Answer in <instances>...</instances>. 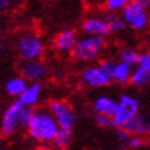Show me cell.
Wrapping results in <instances>:
<instances>
[{
	"instance_id": "1",
	"label": "cell",
	"mask_w": 150,
	"mask_h": 150,
	"mask_svg": "<svg viewBox=\"0 0 150 150\" xmlns=\"http://www.w3.org/2000/svg\"><path fill=\"white\" fill-rule=\"evenodd\" d=\"M26 131L29 138L35 142L43 145H51L57 132L59 131V127L48 109L40 108L35 110L30 121L26 125Z\"/></svg>"
},
{
	"instance_id": "2",
	"label": "cell",
	"mask_w": 150,
	"mask_h": 150,
	"mask_svg": "<svg viewBox=\"0 0 150 150\" xmlns=\"http://www.w3.org/2000/svg\"><path fill=\"white\" fill-rule=\"evenodd\" d=\"M106 47V40L105 37L99 36H87L84 35L83 37L77 39V43L72 51V55L79 62H92L100 57Z\"/></svg>"
},
{
	"instance_id": "3",
	"label": "cell",
	"mask_w": 150,
	"mask_h": 150,
	"mask_svg": "<svg viewBox=\"0 0 150 150\" xmlns=\"http://www.w3.org/2000/svg\"><path fill=\"white\" fill-rule=\"evenodd\" d=\"M46 44L40 35L33 32H26L19 35L15 40V52L21 61L40 59L44 54Z\"/></svg>"
},
{
	"instance_id": "4",
	"label": "cell",
	"mask_w": 150,
	"mask_h": 150,
	"mask_svg": "<svg viewBox=\"0 0 150 150\" xmlns=\"http://www.w3.org/2000/svg\"><path fill=\"white\" fill-rule=\"evenodd\" d=\"M139 109H141V103H139L137 96L128 94V92L121 94V96L117 99V106H116L113 116L110 117L112 127L124 128L139 113Z\"/></svg>"
},
{
	"instance_id": "5",
	"label": "cell",
	"mask_w": 150,
	"mask_h": 150,
	"mask_svg": "<svg viewBox=\"0 0 150 150\" xmlns=\"http://www.w3.org/2000/svg\"><path fill=\"white\" fill-rule=\"evenodd\" d=\"M47 109L52 114V117L55 118V121L58 124V127L61 129H68L72 131L74 125H76V112L73 109L70 103H68L64 99H51L47 105Z\"/></svg>"
},
{
	"instance_id": "6",
	"label": "cell",
	"mask_w": 150,
	"mask_h": 150,
	"mask_svg": "<svg viewBox=\"0 0 150 150\" xmlns=\"http://www.w3.org/2000/svg\"><path fill=\"white\" fill-rule=\"evenodd\" d=\"M23 106L18 99L13 100L7 105V108L3 112L1 121H0V131L4 137H11L17 134L18 129L22 127V110Z\"/></svg>"
},
{
	"instance_id": "7",
	"label": "cell",
	"mask_w": 150,
	"mask_h": 150,
	"mask_svg": "<svg viewBox=\"0 0 150 150\" xmlns=\"http://www.w3.org/2000/svg\"><path fill=\"white\" fill-rule=\"evenodd\" d=\"M120 15H121L125 26L135 30V32H142L149 26L147 8L139 4L128 1V4L120 11Z\"/></svg>"
},
{
	"instance_id": "8",
	"label": "cell",
	"mask_w": 150,
	"mask_h": 150,
	"mask_svg": "<svg viewBox=\"0 0 150 150\" xmlns=\"http://www.w3.org/2000/svg\"><path fill=\"white\" fill-rule=\"evenodd\" d=\"M81 83L88 88H105L112 83L109 74L102 70L98 65L86 66L80 73Z\"/></svg>"
},
{
	"instance_id": "9",
	"label": "cell",
	"mask_w": 150,
	"mask_h": 150,
	"mask_svg": "<svg viewBox=\"0 0 150 150\" xmlns=\"http://www.w3.org/2000/svg\"><path fill=\"white\" fill-rule=\"evenodd\" d=\"M47 65L41 59L21 61L19 64V74L28 83H40L47 77Z\"/></svg>"
},
{
	"instance_id": "10",
	"label": "cell",
	"mask_w": 150,
	"mask_h": 150,
	"mask_svg": "<svg viewBox=\"0 0 150 150\" xmlns=\"http://www.w3.org/2000/svg\"><path fill=\"white\" fill-rule=\"evenodd\" d=\"M81 32L87 36H99V37H106L109 36V26L105 21L103 15L99 14H91L81 21Z\"/></svg>"
},
{
	"instance_id": "11",
	"label": "cell",
	"mask_w": 150,
	"mask_h": 150,
	"mask_svg": "<svg viewBox=\"0 0 150 150\" xmlns=\"http://www.w3.org/2000/svg\"><path fill=\"white\" fill-rule=\"evenodd\" d=\"M77 33L74 29L66 28L64 30L58 32V35L54 37V47L55 50L62 54H72L73 48L77 43Z\"/></svg>"
},
{
	"instance_id": "12",
	"label": "cell",
	"mask_w": 150,
	"mask_h": 150,
	"mask_svg": "<svg viewBox=\"0 0 150 150\" xmlns=\"http://www.w3.org/2000/svg\"><path fill=\"white\" fill-rule=\"evenodd\" d=\"M131 135H138V137H149L150 135V117L146 114L138 113L131 121L124 127Z\"/></svg>"
},
{
	"instance_id": "13",
	"label": "cell",
	"mask_w": 150,
	"mask_h": 150,
	"mask_svg": "<svg viewBox=\"0 0 150 150\" xmlns=\"http://www.w3.org/2000/svg\"><path fill=\"white\" fill-rule=\"evenodd\" d=\"M41 94H43L41 83H28V87L25 88V91L19 95L18 100L23 106L36 108L39 102L41 100Z\"/></svg>"
},
{
	"instance_id": "14",
	"label": "cell",
	"mask_w": 150,
	"mask_h": 150,
	"mask_svg": "<svg viewBox=\"0 0 150 150\" xmlns=\"http://www.w3.org/2000/svg\"><path fill=\"white\" fill-rule=\"evenodd\" d=\"M117 106V99L110 95H98L92 102V110L95 114L112 117Z\"/></svg>"
},
{
	"instance_id": "15",
	"label": "cell",
	"mask_w": 150,
	"mask_h": 150,
	"mask_svg": "<svg viewBox=\"0 0 150 150\" xmlns=\"http://www.w3.org/2000/svg\"><path fill=\"white\" fill-rule=\"evenodd\" d=\"M132 66L124 64V62H120V61H116V65L113 68V72L110 74V79L112 81H114L116 84H120V86H127L131 83V74H132Z\"/></svg>"
},
{
	"instance_id": "16",
	"label": "cell",
	"mask_w": 150,
	"mask_h": 150,
	"mask_svg": "<svg viewBox=\"0 0 150 150\" xmlns=\"http://www.w3.org/2000/svg\"><path fill=\"white\" fill-rule=\"evenodd\" d=\"M26 87H28V81L21 76V74H18V76L10 77L8 80L4 83V91L8 96L18 99L19 95L25 91Z\"/></svg>"
},
{
	"instance_id": "17",
	"label": "cell",
	"mask_w": 150,
	"mask_h": 150,
	"mask_svg": "<svg viewBox=\"0 0 150 150\" xmlns=\"http://www.w3.org/2000/svg\"><path fill=\"white\" fill-rule=\"evenodd\" d=\"M103 17H105L106 23H108V26H109V32L113 33V35L123 32L124 29L127 28L123 18H121V15L118 13H109V11H106L103 14Z\"/></svg>"
},
{
	"instance_id": "18",
	"label": "cell",
	"mask_w": 150,
	"mask_h": 150,
	"mask_svg": "<svg viewBox=\"0 0 150 150\" xmlns=\"http://www.w3.org/2000/svg\"><path fill=\"white\" fill-rule=\"evenodd\" d=\"M73 141V135H72V131H68V129H61L59 128V131L57 132V135H55L54 141L51 142V145L52 147L57 150H65L66 147L70 146Z\"/></svg>"
},
{
	"instance_id": "19",
	"label": "cell",
	"mask_w": 150,
	"mask_h": 150,
	"mask_svg": "<svg viewBox=\"0 0 150 150\" xmlns=\"http://www.w3.org/2000/svg\"><path fill=\"white\" fill-rule=\"evenodd\" d=\"M131 83L135 87H145L150 83V73L146 72L145 69L135 66L132 69V74H131Z\"/></svg>"
},
{
	"instance_id": "20",
	"label": "cell",
	"mask_w": 150,
	"mask_h": 150,
	"mask_svg": "<svg viewBox=\"0 0 150 150\" xmlns=\"http://www.w3.org/2000/svg\"><path fill=\"white\" fill-rule=\"evenodd\" d=\"M138 58H139V52H138L135 48L124 47V48H121V50L118 51V61L129 65V66H132V68L137 65Z\"/></svg>"
},
{
	"instance_id": "21",
	"label": "cell",
	"mask_w": 150,
	"mask_h": 150,
	"mask_svg": "<svg viewBox=\"0 0 150 150\" xmlns=\"http://www.w3.org/2000/svg\"><path fill=\"white\" fill-rule=\"evenodd\" d=\"M128 1L129 0H106L103 6L109 13H120L128 4Z\"/></svg>"
},
{
	"instance_id": "22",
	"label": "cell",
	"mask_w": 150,
	"mask_h": 150,
	"mask_svg": "<svg viewBox=\"0 0 150 150\" xmlns=\"http://www.w3.org/2000/svg\"><path fill=\"white\" fill-rule=\"evenodd\" d=\"M135 66H139V68L145 69L146 72L150 73V52L149 51L139 52V58H138V62Z\"/></svg>"
},
{
	"instance_id": "23",
	"label": "cell",
	"mask_w": 150,
	"mask_h": 150,
	"mask_svg": "<svg viewBox=\"0 0 150 150\" xmlns=\"http://www.w3.org/2000/svg\"><path fill=\"white\" fill-rule=\"evenodd\" d=\"M143 143H145V141H143V138H142V137H138V135H131V137H129V139H128V142H127V145H125V147L132 149V150H137V149H139V147H142V146H143Z\"/></svg>"
},
{
	"instance_id": "24",
	"label": "cell",
	"mask_w": 150,
	"mask_h": 150,
	"mask_svg": "<svg viewBox=\"0 0 150 150\" xmlns=\"http://www.w3.org/2000/svg\"><path fill=\"white\" fill-rule=\"evenodd\" d=\"M114 65H116V61H113V59L110 58H106V59H102V61H99V64H98V66H99L102 70H103L106 74H112V72H113V68Z\"/></svg>"
},
{
	"instance_id": "25",
	"label": "cell",
	"mask_w": 150,
	"mask_h": 150,
	"mask_svg": "<svg viewBox=\"0 0 150 150\" xmlns=\"http://www.w3.org/2000/svg\"><path fill=\"white\" fill-rule=\"evenodd\" d=\"M116 135H117V139H118V142H120V145L125 147L128 139L131 137V134H129L127 129H124V128H116Z\"/></svg>"
},
{
	"instance_id": "26",
	"label": "cell",
	"mask_w": 150,
	"mask_h": 150,
	"mask_svg": "<svg viewBox=\"0 0 150 150\" xmlns=\"http://www.w3.org/2000/svg\"><path fill=\"white\" fill-rule=\"evenodd\" d=\"M36 108H30V106H25L22 110V127L26 128V125L29 124L30 118H32L33 113H35Z\"/></svg>"
},
{
	"instance_id": "27",
	"label": "cell",
	"mask_w": 150,
	"mask_h": 150,
	"mask_svg": "<svg viewBox=\"0 0 150 150\" xmlns=\"http://www.w3.org/2000/svg\"><path fill=\"white\" fill-rule=\"evenodd\" d=\"M95 123L100 128H109L112 127V120L108 116H102V114H95Z\"/></svg>"
},
{
	"instance_id": "28",
	"label": "cell",
	"mask_w": 150,
	"mask_h": 150,
	"mask_svg": "<svg viewBox=\"0 0 150 150\" xmlns=\"http://www.w3.org/2000/svg\"><path fill=\"white\" fill-rule=\"evenodd\" d=\"M13 4V0H0V14L7 11Z\"/></svg>"
},
{
	"instance_id": "29",
	"label": "cell",
	"mask_w": 150,
	"mask_h": 150,
	"mask_svg": "<svg viewBox=\"0 0 150 150\" xmlns=\"http://www.w3.org/2000/svg\"><path fill=\"white\" fill-rule=\"evenodd\" d=\"M131 3H135V4H139L142 6V7H145V8H147L150 6V0H129Z\"/></svg>"
},
{
	"instance_id": "30",
	"label": "cell",
	"mask_w": 150,
	"mask_h": 150,
	"mask_svg": "<svg viewBox=\"0 0 150 150\" xmlns=\"http://www.w3.org/2000/svg\"><path fill=\"white\" fill-rule=\"evenodd\" d=\"M106 0H87V3L91 6V7H99V6H103Z\"/></svg>"
},
{
	"instance_id": "31",
	"label": "cell",
	"mask_w": 150,
	"mask_h": 150,
	"mask_svg": "<svg viewBox=\"0 0 150 150\" xmlns=\"http://www.w3.org/2000/svg\"><path fill=\"white\" fill-rule=\"evenodd\" d=\"M4 51H6V46H4V43H3V41H0V58H1V55L4 54Z\"/></svg>"
},
{
	"instance_id": "32",
	"label": "cell",
	"mask_w": 150,
	"mask_h": 150,
	"mask_svg": "<svg viewBox=\"0 0 150 150\" xmlns=\"http://www.w3.org/2000/svg\"><path fill=\"white\" fill-rule=\"evenodd\" d=\"M3 30V18H1V14H0V33Z\"/></svg>"
},
{
	"instance_id": "33",
	"label": "cell",
	"mask_w": 150,
	"mask_h": 150,
	"mask_svg": "<svg viewBox=\"0 0 150 150\" xmlns=\"http://www.w3.org/2000/svg\"><path fill=\"white\" fill-rule=\"evenodd\" d=\"M0 150H8V149H6V147H0Z\"/></svg>"
},
{
	"instance_id": "34",
	"label": "cell",
	"mask_w": 150,
	"mask_h": 150,
	"mask_svg": "<svg viewBox=\"0 0 150 150\" xmlns=\"http://www.w3.org/2000/svg\"><path fill=\"white\" fill-rule=\"evenodd\" d=\"M149 26H150V15H149Z\"/></svg>"
}]
</instances>
